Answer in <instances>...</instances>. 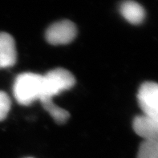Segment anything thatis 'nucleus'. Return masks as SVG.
<instances>
[{
    "label": "nucleus",
    "instance_id": "1a4fd4ad",
    "mask_svg": "<svg viewBox=\"0 0 158 158\" xmlns=\"http://www.w3.org/2000/svg\"><path fill=\"white\" fill-rule=\"evenodd\" d=\"M42 105L57 124H64L69 118L68 111L57 106L54 102H48Z\"/></svg>",
    "mask_w": 158,
    "mask_h": 158
},
{
    "label": "nucleus",
    "instance_id": "9d476101",
    "mask_svg": "<svg viewBox=\"0 0 158 158\" xmlns=\"http://www.w3.org/2000/svg\"><path fill=\"white\" fill-rule=\"evenodd\" d=\"M10 97L4 92L0 91V121L6 118L10 108Z\"/></svg>",
    "mask_w": 158,
    "mask_h": 158
},
{
    "label": "nucleus",
    "instance_id": "0eeeda50",
    "mask_svg": "<svg viewBox=\"0 0 158 158\" xmlns=\"http://www.w3.org/2000/svg\"><path fill=\"white\" fill-rule=\"evenodd\" d=\"M119 10L128 23L134 25L142 23L146 17V12L140 4L133 0H124L120 5Z\"/></svg>",
    "mask_w": 158,
    "mask_h": 158
},
{
    "label": "nucleus",
    "instance_id": "423d86ee",
    "mask_svg": "<svg viewBox=\"0 0 158 158\" xmlns=\"http://www.w3.org/2000/svg\"><path fill=\"white\" fill-rule=\"evenodd\" d=\"M17 52L15 40L6 32H0V68H6L15 65Z\"/></svg>",
    "mask_w": 158,
    "mask_h": 158
},
{
    "label": "nucleus",
    "instance_id": "7ed1b4c3",
    "mask_svg": "<svg viewBox=\"0 0 158 158\" xmlns=\"http://www.w3.org/2000/svg\"><path fill=\"white\" fill-rule=\"evenodd\" d=\"M76 27L70 20H61L52 23L46 31V40L52 45H64L74 40Z\"/></svg>",
    "mask_w": 158,
    "mask_h": 158
},
{
    "label": "nucleus",
    "instance_id": "20e7f679",
    "mask_svg": "<svg viewBox=\"0 0 158 158\" xmlns=\"http://www.w3.org/2000/svg\"><path fill=\"white\" fill-rule=\"evenodd\" d=\"M139 106L143 113L158 120V84L145 82L137 93Z\"/></svg>",
    "mask_w": 158,
    "mask_h": 158
},
{
    "label": "nucleus",
    "instance_id": "6e6552de",
    "mask_svg": "<svg viewBox=\"0 0 158 158\" xmlns=\"http://www.w3.org/2000/svg\"><path fill=\"white\" fill-rule=\"evenodd\" d=\"M137 158H158V139L143 140L139 147Z\"/></svg>",
    "mask_w": 158,
    "mask_h": 158
},
{
    "label": "nucleus",
    "instance_id": "f03ea898",
    "mask_svg": "<svg viewBox=\"0 0 158 158\" xmlns=\"http://www.w3.org/2000/svg\"><path fill=\"white\" fill-rule=\"evenodd\" d=\"M43 94L41 104L53 102V98L60 92L68 90L74 86L76 79L69 71L64 68H56L43 76Z\"/></svg>",
    "mask_w": 158,
    "mask_h": 158
},
{
    "label": "nucleus",
    "instance_id": "f257e3e1",
    "mask_svg": "<svg viewBox=\"0 0 158 158\" xmlns=\"http://www.w3.org/2000/svg\"><path fill=\"white\" fill-rule=\"evenodd\" d=\"M44 78L42 75L25 72L19 75L15 81L13 92L17 102L29 105L40 100L43 94Z\"/></svg>",
    "mask_w": 158,
    "mask_h": 158
},
{
    "label": "nucleus",
    "instance_id": "39448f33",
    "mask_svg": "<svg viewBox=\"0 0 158 158\" xmlns=\"http://www.w3.org/2000/svg\"><path fill=\"white\" fill-rule=\"evenodd\" d=\"M132 128L144 140L158 139V120L145 114L136 116L132 122Z\"/></svg>",
    "mask_w": 158,
    "mask_h": 158
}]
</instances>
